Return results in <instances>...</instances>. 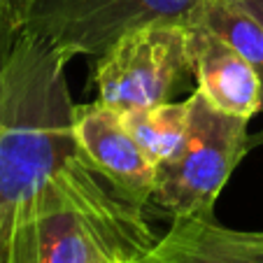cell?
Here are the masks:
<instances>
[{
	"instance_id": "cell-9",
	"label": "cell",
	"mask_w": 263,
	"mask_h": 263,
	"mask_svg": "<svg viewBox=\"0 0 263 263\" xmlns=\"http://www.w3.org/2000/svg\"><path fill=\"white\" fill-rule=\"evenodd\" d=\"M203 24L221 40H226L247 63L256 70L261 82V112H263V24L235 0H198L186 19Z\"/></svg>"
},
{
	"instance_id": "cell-3",
	"label": "cell",
	"mask_w": 263,
	"mask_h": 263,
	"mask_svg": "<svg viewBox=\"0 0 263 263\" xmlns=\"http://www.w3.org/2000/svg\"><path fill=\"white\" fill-rule=\"evenodd\" d=\"M245 117L217 109L198 89L191 96L189 133L177 156L156 168L154 203L173 219L214 217L221 189L254 142Z\"/></svg>"
},
{
	"instance_id": "cell-2",
	"label": "cell",
	"mask_w": 263,
	"mask_h": 263,
	"mask_svg": "<svg viewBox=\"0 0 263 263\" xmlns=\"http://www.w3.org/2000/svg\"><path fill=\"white\" fill-rule=\"evenodd\" d=\"M156 240L144 210L121 198L82 154L49 186L35 263H135Z\"/></svg>"
},
{
	"instance_id": "cell-14",
	"label": "cell",
	"mask_w": 263,
	"mask_h": 263,
	"mask_svg": "<svg viewBox=\"0 0 263 263\" xmlns=\"http://www.w3.org/2000/svg\"><path fill=\"white\" fill-rule=\"evenodd\" d=\"M7 5L16 12V16L21 19V26H24V14H26V7H28V0H7Z\"/></svg>"
},
{
	"instance_id": "cell-7",
	"label": "cell",
	"mask_w": 263,
	"mask_h": 263,
	"mask_svg": "<svg viewBox=\"0 0 263 263\" xmlns=\"http://www.w3.org/2000/svg\"><path fill=\"white\" fill-rule=\"evenodd\" d=\"M189 61L198 91L221 112L252 119L261 112V82L247 59L226 40L189 21Z\"/></svg>"
},
{
	"instance_id": "cell-6",
	"label": "cell",
	"mask_w": 263,
	"mask_h": 263,
	"mask_svg": "<svg viewBox=\"0 0 263 263\" xmlns=\"http://www.w3.org/2000/svg\"><path fill=\"white\" fill-rule=\"evenodd\" d=\"M74 138L96 173L128 203L147 208L156 189V165L121 121V109L89 103L74 107Z\"/></svg>"
},
{
	"instance_id": "cell-4",
	"label": "cell",
	"mask_w": 263,
	"mask_h": 263,
	"mask_svg": "<svg viewBox=\"0 0 263 263\" xmlns=\"http://www.w3.org/2000/svg\"><path fill=\"white\" fill-rule=\"evenodd\" d=\"M198 0H28L24 35L61 56H103L121 35L149 24H186Z\"/></svg>"
},
{
	"instance_id": "cell-1",
	"label": "cell",
	"mask_w": 263,
	"mask_h": 263,
	"mask_svg": "<svg viewBox=\"0 0 263 263\" xmlns=\"http://www.w3.org/2000/svg\"><path fill=\"white\" fill-rule=\"evenodd\" d=\"M68 63L24 35L0 72V263H35L51 182L84 154L74 138Z\"/></svg>"
},
{
	"instance_id": "cell-10",
	"label": "cell",
	"mask_w": 263,
	"mask_h": 263,
	"mask_svg": "<svg viewBox=\"0 0 263 263\" xmlns=\"http://www.w3.org/2000/svg\"><path fill=\"white\" fill-rule=\"evenodd\" d=\"M135 263H242L205 229V219H173L170 231Z\"/></svg>"
},
{
	"instance_id": "cell-5",
	"label": "cell",
	"mask_w": 263,
	"mask_h": 263,
	"mask_svg": "<svg viewBox=\"0 0 263 263\" xmlns=\"http://www.w3.org/2000/svg\"><path fill=\"white\" fill-rule=\"evenodd\" d=\"M186 72H191L186 24L142 26L98 56V100L121 112L154 107L168 100Z\"/></svg>"
},
{
	"instance_id": "cell-8",
	"label": "cell",
	"mask_w": 263,
	"mask_h": 263,
	"mask_svg": "<svg viewBox=\"0 0 263 263\" xmlns=\"http://www.w3.org/2000/svg\"><path fill=\"white\" fill-rule=\"evenodd\" d=\"M121 121L142 147L147 159L159 168L177 156L182 149L191 121V96L184 103H161L154 107L124 109Z\"/></svg>"
},
{
	"instance_id": "cell-15",
	"label": "cell",
	"mask_w": 263,
	"mask_h": 263,
	"mask_svg": "<svg viewBox=\"0 0 263 263\" xmlns=\"http://www.w3.org/2000/svg\"><path fill=\"white\" fill-rule=\"evenodd\" d=\"M100 263H130V261H115V258H107V261H100Z\"/></svg>"
},
{
	"instance_id": "cell-13",
	"label": "cell",
	"mask_w": 263,
	"mask_h": 263,
	"mask_svg": "<svg viewBox=\"0 0 263 263\" xmlns=\"http://www.w3.org/2000/svg\"><path fill=\"white\" fill-rule=\"evenodd\" d=\"M235 3H240L245 10H249L263 24V0H235Z\"/></svg>"
},
{
	"instance_id": "cell-12",
	"label": "cell",
	"mask_w": 263,
	"mask_h": 263,
	"mask_svg": "<svg viewBox=\"0 0 263 263\" xmlns=\"http://www.w3.org/2000/svg\"><path fill=\"white\" fill-rule=\"evenodd\" d=\"M24 37V26L16 12L7 5V0H0V72L10 63L19 40Z\"/></svg>"
},
{
	"instance_id": "cell-11",
	"label": "cell",
	"mask_w": 263,
	"mask_h": 263,
	"mask_svg": "<svg viewBox=\"0 0 263 263\" xmlns=\"http://www.w3.org/2000/svg\"><path fill=\"white\" fill-rule=\"evenodd\" d=\"M208 233L242 263H263V231H233L217 223L214 217L205 219Z\"/></svg>"
}]
</instances>
